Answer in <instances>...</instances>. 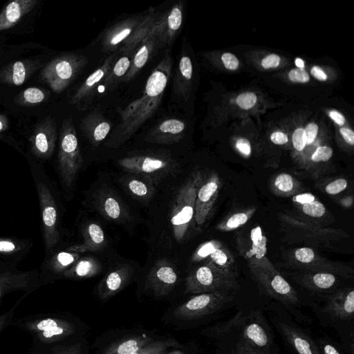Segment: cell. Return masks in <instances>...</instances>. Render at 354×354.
Instances as JSON below:
<instances>
[{
  "instance_id": "obj_1",
  "label": "cell",
  "mask_w": 354,
  "mask_h": 354,
  "mask_svg": "<svg viewBox=\"0 0 354 354\" xmlns=\"http://www.w3.org/2000/svg\"><path fill=\"white\" fill-rule=\"evenodd\" d=\"M173 60L166 51L165 57L149 76L140 97L118 111L120 123L107 142V146L117 147L129 139L158 109L169 81Z\"/></svg>"
},
{
  "instance_id": "obj_2",
  "label": "cell",
  "mask_w": 354,
  "mask_h": 354,
  "mask_svg": "<svg viewBox=\"0 0 354 354\" xmlns=\"http://www.w3.org/2000/svg\"><path fill=\"white\" fill-rule=\"evenodd\" d=\"M215 339L221 354H279L270 326L258 309Z\"/></svg>"
},
{
  "instance_id": "obj_3",
  "label": "cell",
  "mask_w": 354,
  "mask_h": 354,
  "mask_svg": "<svg viewBox=\"0 0 354 354\" xmlns=\"http://www.w3.org/2000/svg\"><path fill=\"white\" fill-rule=\"evenodd\" d=\"M27 333L34 343L52 344L80 336L84 326L77 318L63 313H39L12 319L11 323Z\"/></svg>"
},
{
  "instance_id": "obj_4",
  "label": "cell",
  "mask_w": 354,
  "mask_h": 354,
  "mask_svg": "<svg viewBox=\"0 0 354 354\" xmlns=\"http://www.w3.org/2000/svg\"><path fill=\"white\" fill-rule=\"evenodd\" d=\"M118 165L124 171L136 174L154 187L178 167L170 155L162 152L133 154L120 158Z\"/></svg>"
},
{
  "instance_id": "obj_5",
  "label": "cell",
  "mask_w": 354,
  "mask_h": 354,
  "mask_svg": "<svg viewBox=\"0 0 354 354\" xmlns=\"http://www.w3.org/2000/svg\"><path fill=\"white\" fill-rule=\"evenodd\" d=\"M198 174L193 175L179 188L170 214L173 234L177 242L182 243L189 236L195 214L196 198L199 185Z\"/></svg>"
},
{
  "instance_id": "obj_6",
  "label": "cell",
  "mask_w": 354,
  "mask_h": 354,
  "mask_svg": "<svg viewBox=\"0 0 354 354\" xmlns=\"http://www.w3.org/2000/svg\"><path fill=\"white\" fill-rule=\"evenodd\" d=\"M270 319L295 354H322L309 333L295 323L284 309L274 308Z\"/></svg>"
},
{
  "instance_id": "obj_7",
  "label": "cell",
  "mask_w": 354,
  "mask_h": 354,
  "mask_svg": "<svg viewBox=\"0 0 354 354\" xmlns=\"http://www.w3.org/2000/svg\"><path fill=\"white\" fill-rule=\"evenodd\" d=\"M83 159L79 149L73 126L67 122L64 126L59 153V172L63 183L73 185L82 168Z\"/></svg>"
},
{
  "instance_id": "obj_8",
  "label": "cell",
  "mask_w": 354,
  "mask_h": 354,
  "mask_svg": "<svg viewBox=\"0 0 354 354\" xmlns=\"http://www.w3.org/2000/svg\"><path fill=\"white\" fill-rule=\"evenodd\" d=\"M231 299L225 292L198 294L177 306L174 315L180 320L201 319L222 309Z\"/></svg>"
},
{
  "instance_id": "obj_9",
  "label": "cell",
  "mask_w": 354,
  "mask_h": 354,
  "mask_svg": "<svg viewBox=\"0 0 354 354\" xmlns=\"http://www.w3.org/2000/svg\"><path fill=\"white\" fill-rule=\"evenodd\" d=\"M37 189L41 212L45 246L46 250H50L59 240L57 206L50 189L44 183L38 181Z\"/></svg>"
},
{
  "instance_id": "obj_10",
  "label": "cell",
  "mask_w": 354,
  "mask_h": 354,
  "mask_svg": "<svg viewBox=\"0 0 354 354\" xmlns=\"http://www.w3.org/2000/svg\"><path fill=\"white\" fill-rule=\"evenodd\" d=\"M183 18L184 6L182 1H178L160 14L151 30V33L156 39L158 48L169 46L173 43L182 28Z\"/></svg>"
},
{
  "instance_id": "obj_11",
  "label": "cell",
  "mask_w": 354,
  "mask_h": 354,
  "mask_svg": "<svg viewBox=\"0 0 354 354\" xmlns=\"http://www.w3.org/2000/svg\"><path fill=\"white\" fill-rule=\"evenodd\" d=\"M145 15H133L125 18L106 30L101 38L102 50L116 53L132 39L142 26Z\"/></svg>"
},
{
  "instance_id": "obj_12",
  "label": "cell",
  "mask_w": 354,
  "mask_h": 354,
  "mask_svg": "<svg viewBox=\"0 0 354 354\" xmlns=\"http://www.w3.org/2000/svg\"><path fill=\"white\" fill-rule=\"evenodd\" d=\"M118 57L116 53L108 56L77 89L73 102L81 111L90 106L97 94V88L103 84Z\"/></svg>"
},
{
  "instance_id": "obj_13",
  "label": "cell",
  "mask_w": 354,
  "mask_h": 354,
  "mask_svg": "<svg viewBox=\"0 0 354 354\" xmlns=\"http://www.w3.org/2000/svg\"><path fill=\"white\" fill-rule=\"evenodd\" d=\"M233 287L210 266H202L192 271L186 279L185 292L191 294L225 292Z\"/></svg>"
},
{
  "instance_id": "obj_14",
  "label": "cell",
  "mask_w": 354,
  "mask_h": 354,
  "mask_svg": "<svg viewBox=\"0 0 354 354\" xmlns=\"http://www.w3.org/2000/svg\"><path fill=\"white\" fill-rule=\"evenodd\" d=\"M178 280L174 265L166 259H160L149 270L145 286L154 296L164 297L174 290Z\"/></svg>"
},
{
  "instance_id": "obj_15",
  "label": "cell",
  "mask_w": 354,
  "mask_h": 354,
  "mask_svg": "<svg viewBox=\"0 0 354 354\" xmlns=\"http://www.w3.org/2000/svg\"><path fill=\"white\" fill-rule=\"evenodd\" d=\"M185 122L176 118H168L156 124L145 135L144 140L153 144L170 145L178 142L185 135Z\"/></svg>"
},
{
  "instance_id": "obj_16",
  "label": "cell",
  "mask_w": 354,
  "mask_h": 354,
  "mask_svg": "<svg viewBox=\"0 0 354 354\" xmlns=\"http://www.w3.org/2000/svg\"><path fill=\"white\" fill-rule=\"evenodd\" d=\"M133 270L130 266L122 264L107 273L97 287V295L105 301L120 292L130 281Z\"/></svg>"
},
{
  "instance_id": "obj_17",
  "label": "cell",
  "mask_w": 354,
  "mask_h": 354,
  "mask_svg": "<svg viewBox=\"0 0 354 354\" xmlns=\"http://www.w3.org/2000/svg\"><path fill=\"white\" fill-rule=\"evenodd\" d=\"M84 337L74 336L52 344L34 343L28 354H87Z\"/></svg>"
},
{
  "instance_id": "obj_18",
  "label": "cell",
  "mask_w": 354,
  "mask_h": 354,
  "mask_svg": "<svg viewBox=\"0 0 354 354\" xmlns=\"http://www.w3.org/2000/svg\"><path fill=\"white\" fill-rule=\"evenodd\" d=\"M80 127L90 143L97 147L109 133L111 124L102 112L95 109L82 120Z\"/></svg>"
},
{
  "instance_id": "obj_19",
  "label": "cell",
  "mask_w": 354,
  "mask_h": 354,
  "mask_svg": "<svg viewBox=\"0 0 354 354\" xmlns=\"http://www.w3.org/2000/svg\"><path fill=\"white\" fill-rule=\"evenodd\" d=\"M88 60L84 55H69L59 59L54 66L55 86L62 90L87 64Z\"/></svg>"
},
{
  "instance_id": "obj_20",
  "label": "cell",
  "mask_w": 354,
  "mask_h": 354,
  "mask_svg": "<svg viewBox=\"0 0 354 354\" xmlns=\"http://www.w3.org/2000/svg\"><path fill=\"white\" fill-rule=\"evenodd\" d=\"M322 311L334 320H352L354 313V291L351 290L330 296Z\"/></svg>"
},
{
  "instance_id": "obj_21",
  "label": "cell",
  "mask_w": 354,
  "mask_h": 354,
  "mask_svg": "<svg viewBox=\"0 0 354 354\" xmlns=\"http://www.w3.org/2000/svg\"><path fill=\"white\" fill-rule=\"evenodd\" d=\"M95 198L96 208L107 219L116 222H125L129 214L124 204L108 189H100Z\"/></svg>"
},
{
  "instance_id": "obj_22",
  "label": "cell",
  "mask_w": 354,
  "mask_h": 354,
  "mask_svg": "<svg viewBox=\"0 0 354 354\" xmlns=\"http://www.w3.org/2000/svg\"><path fill=\"white\" fill-rule=\"evenodd\" d=\"M155 338L147 333H131L110 344L99 354H133Z\"/></svg>"
},
{
  "instance_id": "obj_23",
  "label": "cell",
  "mask_w": 354,
  "mask_h": 354,
  "mask_svg": "<svg viewBox=\"0 0 354 354\" xmlns=\"http://www.w3.org/2000/svg\"><path fill=\"white\" fill-rule=\"evenodd\" d=\"M158 49L156 37L151 31L135 50L130 68L122 82L127 83L131 81L145 66L153 52Z\"/></svg>"
},
{
  "instance_id": "obj_24",
  "label": "cell",
  "mask_w": 354,
  "mask_h": 354,
  "mask_svg": "<svg viewBox=\"0 0 354 354\" xmlns=\"http://www.w3.org/2000/svg\"><path fill=\"white\" fill-rule=\"evenodd\" d=\"M193 64L191 58L181 53L174 79V91L180 100L189 95L193 77Z\"/></svg>"
},
{
  "instance_id": "obj_25",
  "label": "cell",
  "mask_w": 354,
  "mask_h": 354,
  "mask_svg": "<svg viewBox=\"0 0 354 354\" xmlns=\"http://www.w3.org/2000/svg\"><path fill=\"white\" fill-rule=\"evenodd\" d=\"M83 242L69 247L67 250L80 253L95 252L102 249L105 245V236L102 227L97 223H90L83 230Z\"/></svg>"
},
{
  "instance_id": "obj_26",
  "label": "cell",
  "mask_w": 354,
  "mask_h": 354,
  "mask_svg": "<svg viewBox=\"0 0 354 354\" xmlns=\"http://www.w3.org/2000/svg\"><path fill=\"white\" fill-rule=\"evenodd\" d=\"M99 262L91 257L79 259L73 266L62 273L67 279H81L93 277L100 270Z\"/></svg>"
},
{
  "instance_id": "obj_27",
  "label": "cell",
  "mask_w": 354,
  "mask_h": 354,
  "mask_svg": "<svg viewBox=\"0 0 354 354\" xmlns=\"http://www.w3.org/2000/svg\"><path fill=\"white\" fill-rule=\"evenodd\" d=\"M133 53L122 54L115 62L109 75L103 82L107 91L114 89L127 75L131 63Z\"/></svg>"
},
{
  "instance_id": "obj_28",
  "label": "cell",
  "mask_w": 354,
  "mask_h": 354,
  "mask_svg": "<svg viewBox=\"0 0 354 354\" xmlns=\"http://www.w3.org/2000/svg\"><path fill=\"white\" fill-rule=\"evenodd\" d=\"M30 284L29 273H12L6 272L0 274V300L3 295L14 290H28Z\"/></svg>"
},
{
  "instance_id": "obj_29",
  "label": "cell",
  "mask_w": 354,
  "mask_h": 354,
  "mask_svg": "<svg viewBox=\"0 0 354 354\" xmlns=\"http://www.w3.org/2000/svg\"><path fill=\"white\" fill-rule=\"evenodd\" d=\"M26 2L15 1L7 6L0 18V30L8 28L19 19L26 10Z\"/></svg>"
},
{
  "instance_id": "obj_30",
  "label": "cell",
  "mask_w": 354,
  "mask_h": 354,
  "mask_svg": "<svg viewBox=\"0 0 354 354\" xmlns=\"http://www.w3.org/2000/svg\"><path fill=\"white\" fill-rule=\"evenodd\" d=\"M127 187L132 195L142 200L150 198L155 191V187L143 178H130L127 180Z\"/></svg>"
},
{
  "instance_id": "obj_31",
  "label": "cell",
  "mask_w": 354,
  "mask_h": 354,
  "mask_svg": "<svg viewBox=\"0 0 354 354\" xmlns=\"http://www.w3.org/2000/svg\"><path fill=\"white\" fill-rule=\"evenodd\" d=\"M80 257L79 253L60 252L52 257L50 261V268L57 274L63 273L73 266Z\"/></svg>"
},
{
  "instance_id": "obj_32",
  "label": "cell",
  "mask_w": 354,
  "mask_h": 354,
  "mask_svg": "<svg viewBox=\"0 0 354 354\" xmlns=\"http://www.w3.org/2000/svg\"><path fill=\"white\" fill-rule=\"evenodd\" d=\"M180 344L174 338L154 339L133 354H165L170 348H178Z\"/></svg>"
},
{
  "instance_id": "obj_33",
  "label": "cell",
  "mask_w": 354,
  "mask_h": 354,
  "mask_svg": "<svg viewBox=\"0 0 354 354\" xmlns=\"http://www.w3.org/2000/svg\"><path fill=\"white\" fill-rule=\"evenodd\" d=\"M243 315V311H239L230 319L206 328L201 331L200 333L208 337L215 339L236 325Z\"/></svg>"
},
{
  "instance_id": "obj_34",
  "label": "cell",
  "mask_w": 354,
  "mask_h": 354,
  "mask_svg": "<svg viewBox=\"0 0 354 354\" xmlns=\"http://www.w3.org/2000/svg\"><path fill=\"white\" fill-rule=\"evenodd\" d=\"M335 281V276L330 273H317L311 279L313 287L319 290L332 288Z\"/></svg>"
},
{
  "instance_id": "obj_35",
  "label": "cell",
  "mask_w": 354,
  "mask_h": 354,
  "mask_svg": "<svg viewBox=\"0 0 354 354\" xmlns=\"http://www.w3.org/2000/svg\"><path fill=\"white\" fill-rule=\"evenodd\" d=\"M24 247L19 241L0 238V254H11L20 251Z\"/></svg>"
},
{
  "instance_id": "obj_36",
  "label": "cell",
  "mask_w": 354,
  "mask_h": 354,
  "mask_svg": "<svg viewBox=\"0 0 354 354\" xmlns=\"http://www.w3.org/2000/svg\"><path fill=\"white\" fill-rule=\"evenodd\" d=\"M302 209L306 214L313 217H321L326 212L324 205L317 201L304 205Z\"/></svg>"
},
{
  "instance_id": "obj_37",
  "label": "cell",
  "mask_w": 354,
  "mask_h": 354,
  "mask_svg": "<svg viewBox=\"0 0 354 354\" xmlns=\"http://www.w3.org/2000/svg\"><path fill=\"white\" fill-rule=\"evenodd\" d=\"M257 99V95L254 93L245 92L238 95L236 102L240 108L248 110L255 105Z\"/></svg>"
},
{
  "instance_id": "obj_38",
  "label": "cell",
  "mask_w": 354,
  "mask_h": 354,
  "mask_svg": "<svg viewBox=\"0 0 354 354\" xmlns=\"http://www.w3.org/2000/svg\"><path fill=\"white\" fill-rule=\"evenodd\" d=\"M274 185L280 191L290 192L293 188V179L288 174H281L275 179Z\"/></svg>"
},
{
  "instance_id": "obj_39",
  "label": "cell",
  "mask_w": 354,
  "mask_h": 354,
  "mask_svg": "<svg viewBox=\"0 0 354 354\" xmlns=\"http://www.w3.org/2000/svg\"><path fill=\"white\" fill-rule=\"evenodd\" d=\"M333 156V149L327 146H321L316 149L311 156L314 162H326Z\"/></svg>"
},
{
  "instance_id": "obj_40",
  "label": "cell",
  "mask_w": 354,
  "mask_h": 354,
  "mask_svg": "<svg viewBox=\"0 0 354 354\" xmlns=\"http://www.w3.org/2000/svg\"><path fill=\"white\" fill-rule=\"evenodd\" d=\"M35 145L37 151L44 156L50 151V145L43 133H39L36 136Z\"/></svg>"
},
{
  "instance_id": "obj_41",
  "label": "cell",
  "mask_w": 354,
  "mask_h": 354,
  "mask_svg": "<svg viewBox=\"0 0 354 354\" xmlns=\"http://www.w3.org/2000/svg\"><path fill=\"white\" fill-rule=\"evenodd\" d=\"M288 78L291 82L306 83L309 81L308 73L304 68H294L288 73Z\"/></svg>"
},
{
  "instance_id": "obj_42",
  "label": "cell",
  "mask_w": 354,
  "mask_h": 354,
  "mask_svg": "<svg viewBox=\"0 0 354 354\" xmlns=\"http://www.w3.org/2000/svg\"><path fill=\"white\" fill-rule=\"evenodd\" d=\"M26 77V70L21 62H16L13 65V82L16 85H21L24 83Z\"/></svg>"
},
{
  "instance_id": "obj_43",
  "label": "cell",
  "mask_w": 354,
  "mask_h": 354,
  "mask_svg": "<svg viewBox=\"0 0 354 354\" xmlns=\"http://www.w3.org/2000/svg\"><path fill=\"white\" fill-rule=\"evenodd\" d=\"M292 143L297 151H302L304 149L306 145V139L304 129L299 128L293 132Z\"/></svg>"
},
{
  "instance_id": "obj_44",
  "label": "cell",
  "mask_w": 354,
  "mask_h": 354,
  "mask_svg": "<svg viewBox=\"0 0 354 354\" xmlns=\"http://www.w3.org/2000/svg\"><path fill=\"white\" fill-rule=\"evenodd\" d=\"M24 97L28 102L37 103L44 100V95L39 88H28L24 92Z\"/></svg>"
},
{
  "instance_id": "obj_45",
  "label": "cell",
  "mask_w": 354,
  "mask_h": 354,
  "mask_svg": "<svg viewBox=\"0 0 354 354\" xmlns=\"http://www.w3.org/2000/svg\"><path fill=\"white\" fill-rule=\"evenodd\" d=\"M346 187L347 181L344 178H339L327 185L326 192L329 194L335 195L344 191Z\"/></svg>"
},
{
  "instance_id": "obj_46",
  "label": "cell",
  "mask_w": 354,
  "mask_h": 354,
  "mask_svg": "<svg viewBox=\"0 0 354 354\" xmlns=\"http://www.w3.org/2000/svg\"><path fill=\"white\" fill-rule=\"evenodd\" d=\"M316 343L322 354H340L338 349L325 337L317 339Z\"/></svg>"
},
{
  "instance_id": "obj_47",
  "label": "cell",
  "mask_w": 354,
  "mask_h": 354,
  "mask_svg": "<svg viewBox=\"0 0 354 354\" xmlns=\"http://www.w3.org/2000/svg\"><path fill=\"white\" fill-rule=\"evenodd\" d=\"M295 256L301 263H310L314 259L315 253L309 248H301L296 250Z\"/></svg>"
},
{
  "instance_id": "obj_48",
  "label": "cell",
  "mask_w": 354,
  "mask_h": 354,
  "mask_svg": "<svg viewBox=\"0 0 354 354\" xmlns=\"http://www.w3.org/2000/svg\"><path fill=\"white\" fill-rule=\"evenodd\" d=\"M216 248L212 242H207L200 247L195 254L193 256V260H197L198 259L205 258L209 256Z\"/></svg>"
},
{
  "instance_id": "obj_49",
  "label": "cell",
  "mask_w": 354,
  "mask_h": 354,
  "mask_svg": "<svg viewBox=\"0 0 354 354\" xmlns=\"http://www.w3.org/2000/svg\"><path fill=\"white\" fill-rule=\"evenodd\" d=\"M221 61L224 66L229 70L237 69L239 62L236 56L230 53H225L221 55Z\"/></svg>"
},
{
  "instance_id": "obj_50",
  "label": "cell",
  "mask_w": 354,
  "mask_h": 354,
  "mask_svg": "<svg viewBox=\"0 0 354 354\" xmlns=\"http://www.w3.org/2000/svg\"><path fill=\"white\" fill-rule=\"evenodd\" d=\"M248 218L244 213H236L232 215L227 221V227L231 229L236 228L245 224Z\"/></svg>"
},
{
  "instance_id": "obj_51",
  "label": "cell",
  "mask_w": 354,
  "mask_h": 354,
  "mask_svg": "<svg viewBox=\"0 0 354 354\" xmlns=\"http://www.w3.org/2000/svg\"><path fill=\"white\" fill-rule=\"evenodd\" d=\"M305 136L306 139V145L313 142L318 133V126L315 123L308 124L305 129Z\"/></svg>"
},
{
  "instance_id": "obj_52",
  "label": "cell",
  "mask_w": 354,
  "mask_h": 354,
  "mask_svg": "<svg viewBox=\"0 0 354 354\" xmlns=\"http://www.w3.org/2000/svg\"><path fill=\"white\" fill-rule=\"evenodd\" d=\"M280 57L276 54H270L261 61V66L266 69L276 68L279 65Z\"/></svg>"
},
{
  "instance_id": "obj_53",
  "label": "cell",
  "mask_w": 354,
  "mask_h": 354,
  "mask_svg": "<svg viewBox=\"0 0 354 354\" xmlns=\"http://www.w3.org/2000/svg\"><path fill=\"white\" fill-rule=\"evenodd\" d=\"M21 300V299H20ZM20 300L8 312L0 315V333L6 328L12 320V316L18 303Z\"/></svg>"
},
{
  "instance_id": "obj_54",
  "label": "cell",
  "mask_w": 354,
  "mask_h": 354,
  "mask_svg": "<svg viewBox=\"0 0 354 354\" xmlns=\"http://www.w3.org/2000/svg\"><path fill=\"white\" fill-rule=\"evenodd\" d=\"M236 149L244 156H248L251 153L250 142L245 138H240L236 142Z\"/></svg>"
},
{
  "instance_id": "obj_55",
  "label": "cell",
  "mask_w": 354,
  "mask_h": 354,
  "mask_svg": "<svg viewBox=\"0 0 354 354\" xmlns=\"http://www.w3.org/2000/svg\"><path fill=\"white\" fill-rule=\"evenodd\" d=\"M211 259L218 265L223 266L227 262V255L225 253L218 249L216 248L214 252L209 255Z\"/></svg>"
},
{
  "instance_id": "obj_56",
  "label": "cell",
  "mask_w": 354,
  "mask_h": 354,
  "mask_svg": "<svg viewBox=\"0 0 354 354\" xmlns=\"http://www.w3.org/2000/svg\"><path fill=\"white\" fill-rule=\"evenodd\" d=\"M271 141L275 145H284L288 141L286 134L281 131H275L270 136Z\"/></svg>"
},
{
  "instance_id": "obj_57",
  "label": "cell",
  "mask_w": 354,
  "mask_h": 354,
  "mask_svg": "<svg viewBox=\"0 0 354 354\" xmlns=\"http://www.w3.org/2000/svg\"><path fill=\"white\" fill-rule=\"evenodd\" d=\"M339 132L344 140L350 145H354V133L348 128H341Z\"/></svg>"
},
{
  "instance_id": "obj_58",
  "label": "cell",
  "mask_w": 354,
  "mask_h": 354,
  "mask_svg": "<svg viewBox=\"0 0 354 354\" xmlns=\"http://www.w3.org/2000/svg\"><path fill=\"white\" fill-rule=\"evenodd\" d=\"M295 200L299 203L305 205L315 201V196L309 193L301 194L297 195Z\"/></svg>"
},
{
  "instance_id": "obj_59",
  "label": "cell",
  "mask_w": 354,
  "mask_h": 354,
  "mask_svg": "<svg viewBox=\"0 0 354 354\" xmlns=\"http://www.w3.org/2000/svg\"><path fill=\"white\" fill-rule=\"evenodd\" d=\"M312 75L320 81H325L327 79L326 74L319 66H315L311 68Z\"/></svg>"
},
{
  "instance_id": "obj_60",
  "label": "cell",
  "mask_w": 354,
  "mask_h": 354,
  "mask_svg": "<svg viewBox=\"0 0 354 354\" xmlns=\"http://www.w3.org/2000/svg\"><path fill=\"white\" fill-rule=\"evenodd\" d=\"M330 118L338 125H343L345 123V118L339 112L333 110L329 112Z\"/></svg>"
},
{
  "instance_id": "obj_61",
  "label": "cell",
  "mask_w": 354,
  "mask_h": 354,
  "mask_svg": "<svg viewBox=\"0 0 354 354\" xmlns=\"http://www.w3.org/2000/svg\"><path fill=\"white\" fill-rule=\"evenodd\" d=\"M251 239L254 245H257L259 244V241L262 239L261 231L259 227L252 230Z\"/></svg>"
},
{
  "instance_id": "obj_62",
  "label": "cell",
  "mask_w": 354,
  "mask_h": 354,
  "mask_svg": "<svg viewBox=\"0 0 354 354\" xmlns=\"http://www.w3.org/2000/svg\"><path fill=\"white\" fill-rule=\"evenodd\" d=\"M296 66L299 68H304V61L300 58H297L295 61Z\"/></svg>"
},
{
  "instance_id": "obj_63",
  "label": "cell",
  "mask_w": 354,
  "mask_h": 354,
  "mask_svg": "<svg viewBox=\"0 0 354 354\" xmlns=\"http://www.w3.org/2000/svg\"><path fill=\"white\" fill-rule=\"evenodd\" d=\"M165 354H185V353L180 350L175 349V350H173L168 353H166Z\"/></svg>"
},
{
  "instance_id": "obj_64",
  "label": "cell",
  "mask_w": 354,
  "mask_h": 354,
  "mask_svg": "<svg viewBox=\"0 0 354 354\" xmlns=\"http://www.w3.org/2000/svg\"><path fill=\"white\" fill-rule=\"evenodd\" d=\"M3 126H2V123L0 121V130L2 129Z\"/></svg>"
}]
</instances>
